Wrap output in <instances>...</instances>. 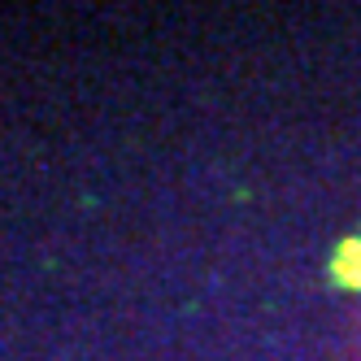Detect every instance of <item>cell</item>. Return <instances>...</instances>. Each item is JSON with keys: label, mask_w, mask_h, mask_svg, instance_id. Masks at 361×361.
I'll return each instance as SVG.
<instances>
[{"label": "cell", "mask_w": 361, "mask_h": 361, "mask_svg": "<svg viewBox=\"0 0 361 361\" xmlns=\"http://www.w3.org/2000/svg\"><path fill=\"white\" fill-rule=\"evenodd\" d=\"M340 279L344 283H353V288H361V240H353V244H344L340 248Z\"/></svg>", "instance_id": "6da1fadb"}]
</instances>
